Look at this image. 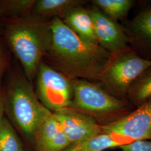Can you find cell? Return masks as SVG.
I'll use <instances>...</instances> for the list:
<instances>
[{
	"label": "cell",
	"instance_id": "obj_9",
	"mask_svg": "<svg viewBox=\"0 0 151 151\" xmlns=\"http://www.w3.org/2000/svg\"><path fill=\"white\" fill-rule=\"evenodd\" d=\"M94 25L98 44L111 54L129 47L122 25H120L97 7L88 9Z\"/></svg>",
	"mask_w": 151,
	"mask_h": 151
},
{
	"label": "cell",
	"instance_id": "obj_13",
	"mask_svg": "<svg viewBox=\"0 0 151 151\" xmlns=\"http://www.w3.org/2000/svg\"><path fill=\"white\" fill-rule=\"evenodd\" d=\"M86 2L83 0H36L32 14L50 20L55 17L62 20L70 10Z\"/></svg>",
	"mask_w": 151,
	"mask_h": 151
},
{
	"label": "cell",
	"instance_id": "obj_2",
	"mask_svg": "<svg viewBox=\"0 0 151 151\" xmlns=\"http://www.w3.org/2000/svg\"><path fill=\"white\" fill-rule=\"evenodd\" d=\"M4 21L6 44L20 62L25 76L32 82L52 44L51 20L32 13Z\"/></svg>",
	"mask_w": 151,
	"mask_h": 151
},
{
	"label": "cell",
	"instance_id": "obj_11",
	"mask_svg": "<svg viewBox=\"0 0 151 151\" xmlns=\"http://www.w3.org/2000/svg\"><path fill=\"white\" fill-rule=\"evenodd\" d=\"M33 142L35 151H62L70 145L53 114L38 130Z\"/></svg>",
	"mask_w": 151,
	"mask_h": 151
},
{
	"label": "cell",
	"instance_id": "obj_3",
	"mask_svg": "<svg viewBox=\"0 0 151 151\" xmlns=\"http://www.w3.org/2000/svg\"><path fill=\"white\" fill-rule=\"evenodd\" d=\"M32 83L23 71L14 72L2 88L7 118L24 138L33 141L53 113L40 102Z\"/></svg>",
	"mask_w": 151,
	"mask_h": 151
},
{
	"label": "cell",
	"instance_id": "obj_14",
	"mask_svg": "<svg viewBox=\"0 0 151 151\" xmlns=\"http://www.w3.org/2000/svg\"><path fill=\"white\" fill-rule=\"evenodd\" d=\"M123 138L124 137L120 135L102 133L77 143L70 145L62 151H104L129 143Z\"/></svg>",
	"mask_w": 151,
	"mask_h": 151
},
{
	"label": "cell",
	"instance_id": "obj_16",
	"mask_svg": "<svg viewBox=\"0 0 151 151\" xmlns=\"http://www.w3.org/2000/svg\"><path fill=\"white\" fill-rule=\"evenodd\" d=\"M36 0L0 1V16L2 20L20 18L32 13Z\"/></svg>",
	"mask_w": 151,
	"mask_h": 151
},
{
	"label": "cell",
	"instance_id": "obj_17",
	"mask_svg": "<svg viewBox=\"0 0 151 151\" xmlns=\"http://www.w3.org/2000/svg\"><path fill=\"white\" fill-rule=\"evenodd\" d=\"M91 2L106 16L117 22L127 16L134 1L132 0H93Z\"/></svg>",
	"mask_w": 151,
	"mask_h": 151
},
{
	"label": "cell",
	"instance_id": "obj_22",
	"mask_svg": "<svg viewBox=\"0 0 151 151\" xmlns=\"http://www.w3.org/2000/svg\"><path fill=\"white\" fill-rule=\"evenodd\" d=\"M2 21V19H1V17L0 16V25H1V24Z\"/></svg>",
	"mask_w": 151,
	"mask_h": 151
},
{
	"label": "cell",
	"instance_id": "obj_12",
	"mask_svg": "<svg viewBox=\"0 0 151 151\" xmlns=\"http://www.w3.org/2000/svg\"><path fill=\"white\" fill-rule=\"evenodd\" d=\"M62 21L82 39L90 43L99 44L91 16L88 9L85 8L83 6L70 10Z\"/></svg>",
	"mask_w": 151,
	"mask_h": 151
},
{
	"label": "cell",
	"instance_id": "obj_19",
	"mask_svg": "<svg viewBox=\"0 0 151 151\" xmlns=\"http://www.w3.org/2000/svg\"><path fill=\"white\" fill-rule=\"evenodd\" d=\"M119 147L122 151H151V140H135Z\"/></svg>",
	"mask_w": 151,
	"mask_h": 151
},
{
	"label": "cell",
	"instance_id": "obj_18",
	"mask_svg": "<svg viewBox=\"0 0 151 151\" xmlns=\"http://www.w3.org/2000/svg\"><path fill=\"white\" fill-rule=\"evenodd\" d=\"M16 129L4 116L0 120V151H25Z\"/></svg>",
	"mask_w": 151,
	"mask_h": 151
},
{
	"label": "cell",
	"instance_id": "obj_4",
	"mask_svg": "<svg viewBox=\"0 0 151 151\" xmlns=\"http://www.w3.org/2000/svg\"><path fill=\"white\" fill-rule=\"evenodd\" d=\"M70 81L73 93L70 108L90 116L101 125L127 115V100L114 97L99 82L82 79Z\"/></svg>",
	"mask_w": 151,
	"mask_h": 151
},
{
	"label": "cell",
	"instance_id": "obj_7",
	"mask_svg": "<svg viewBox=\"0 0 151 151\" xmlns=\"http://www.w3.org/2000/svg\"><path fill=\"white\" fill-rule=\"evenodd\" d=\"M103 133L135 140H151V99L135 111L109 124L101 125Z\"/></svg>",
	"mask_w": 151,
	"mask_h": 151
},
{
	"label": "cell",
	"instance_id": "obj_23",
	"mask_svg": "<svg viewBox=\"0 0 151 151\" xmlns=\"http://www.w3.org/2000/svg\"></svg>",
	"mask_w": 151,
	"mask_h": 151
},
{
	"label": "cell",
	"instance_id": "obj_6",
	"mask_svg": "<svg viewBox=\"0 0 151 151\" xmlns=\"http://www.w3.org/2000/svg\"><path fill=\"white\" fill-rule=\"evenodd\" d=\"M38 99L51 112L70 107L73 87L70 79L43 60L35 77Z\"/></svg>",
	"mask_w": 151,
	"mask_h": 151
},
{
	"label": "cell",
	"instance_id": "obj_10",
	"mask_svg": "<svg viewBox=\"0 0 151 151\" xmlns=\"http://www.w3.org/2000/svg\"><path fill=\"white\" fill-rule=\"evenodd\" d=\"M122 27L130 47L141 58L151 61V8L140 11Z\"/></svg>",
	"mask_w": 151,
	"mask_h": 151
},
{
	"label": "cell",
	"instance_id": "obj_1",
	"mask_svg": "<svg viewBox=\"0 0 151 151\" xmlns=\"http://www.w3.org/2000/svg\"><path fill=\"white\" fill-rule=\"evenodd\" d=\"M52 41L44 61L70 80L99 82L111 54L78 37L58 17L51 19Z\"/></svg>",
	"mask_w": 151,
	"mask_h": 151
},
{
	"label": "cell",
	"instance_id": "obj_15",
	"mask_svg": "<svg viewBox=\"0 0 151 151\" xmlns=\"http://www.w3.org/2000/svg\"><path fill=\"white\" fill-rule=\"evenodd\" d=\"M151 99V66L144 70L130 86L127 100L139 106Z\"/></svg>",
	"mask_w": 151,
	"mask_h": 151
},
{
	"label": "cell",
	"instance_id": "obj_21",
	"mask_svg": "<svg viewBox=\"0 0 151 151\" xmlns=\"http://www.w3.org/2000/svg\"><path fill=\"white\" fill-rule=\"evenodd\" d=\"M5 116L4 99L2 86L0 87V120Z\"/></svg>",
	"mask_w": 151,
	"mask_h": 151
},
{
	"label": "cell",
	"instance_id": "obj_20",
	"mask_svg": "<svg viewBox=\"0 0 151 151\" xmlns=\"http://www.w3.org/2000/svg\"><path fill=\"white\" fill-rule=\"evenodd\" d=\"M9 57L5 47L0 39V87L2 86L1 81L9 65Z\"/></svg>",
	"mask_w": 151,
	"mask_h": 151
},
{
	"label": "cell",
	"instance_id": "obj_8",
	"mask_svg": "<svg viewBox=\"0 0 151 151\" xmlns=\"http://www.w3.org/2000/svg\"><path fill=\"white\" fill-rule=\"evenodd\" d=\"M71 144H75L103 133L102 127L90 116L73 108L53 113Z\"/></svg>",
	"mask_w": 151,
	"mask_h": 151
},
{
	"label": "cell",
	"instance_id": "obj_5",
	"mask_svg": "<svg viewBox=\"0 0 151 151\" xmlns=\"http://www.w3.org/2000/svg\"><path fill=\"white\" fill-rule=\"evenodd\" d=\"M150 66L151 61L141 58L129 47L111 54L99 83L114 97L127 100L128 91L132 83Z\"/></svg>",
	"mask_w": 151,
	"mask_h": 151
}]
</instances>
